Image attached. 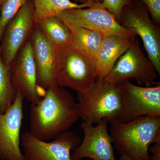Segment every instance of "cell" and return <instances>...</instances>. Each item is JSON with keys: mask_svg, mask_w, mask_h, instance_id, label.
Returning <instances> with one entry per match:
<instances>
[{"mask_svg": "<svg viewBox=\"0 0 160 160\" xmlns=\"http://www.w3.org/2000/svg\"><path fill=\"white\" fill-rule=\"evenodd\" d=\"M79 118L78 103L68 90L49 88L42 99L31 104L29 132L47 142L68 131Z\"/></svg>", "mask_w": 160, "mask_h": 160, "instance_id": "6da1fadb", "label": "cell"}, {"mask_svg": "<svg viewBox=\"0 0 160 160\" xmlns=\"http://www.w3.org/2000/svg\"><path fill=\"white\" fill-rule=\"evenodd\" d=\"M110 124L112 144L120 155H127L132 160H150L149 146L160 138V117L145 116Z\"/></svg>", "mask_w": 160, "mask_h": 160, "instance_id": "7a4b0ae2", "label": "cell"}, {"mask_svg": "<svg viewBox=\"0 0 160 160\" xmlns=\"http://www.w3.org/2000/svg\"><path fill=\"white\" fill-rule=\"evenodd\" d=\"M79 117L92 124L106 120L109 124L119 120L122 114V98L116 83L98 79L90 89L78 92Z\"/></svg>", "mask_w": 160, "mask_h": 160, "instance_id": "3957f363", "label": "cell"}, {"mask_svg": "<svg viewBox=\"0 0 160 160\" xmlns=\"http://www.w3.org/2000/svg\"><path fill=\"white\" fill-rule=\"evenodd\" d=\"M58 84L78 92L89 90L98 79L95 59L69 46L58 47Z\"/></svg>", "mask_w": 160, "mask_h": 160, "instance_id": "277c9868", "label": "cell"}, {"mask_svg": "<svg viewBox=\"0 0 160 160\" xmlns=\"http://www.w3.org/2000/svg\"><path fill=\"white\" fill-rule=\"evenodd\" d=\"M121 25L141 37L148 58L160 75V27L152 20L146 5L140 0H131L122 10Z\"/></svg>", "mask_w": 160, "mask_h": 160, "instance_id": "5b68a950", "label": "cell"}, {"mask_svg": "<svg viewBox=\"0 0 160 160\" xmlns=\"http://www.w3.org/2000/svg\"><path fill=\"white\" fill-rule=\"evenodd\" d=\"M158 73L154 65L146 56L136 36L127 51L118 59L104 79L110 83L134 79L140 86L149 87L157 85Z\"/></svg>", "mask_w": 160, "mask_h": 160, "instance_id": "8992f818", "label": "cell"}, {"mask_svg": "<svg viewBox=\"0 0 160 160\" xmlns=\"http://www.w3.org/2000/svg\"><path fill=\"white\" fill-rule=\"evenodd\" d=\"M58 17L64 22L96 32L103 36L115 35L131 39L136 36L133 32L118 22L101 3H92L86 9H67Z\"/></svg>", "mask_w": 160, "mask_h": 160, "instance_id": "52a82bcc", "label": "cell"}, {"mask_svg": "<svg viewBox=\"0 0 160 160\" xmlns=\"http://www.w3.org/2000/svg\"><path fill=\"white\" fill-rule=\"evenodd\" d=\"M122 98L118 121L127 122L140 117H160V83L149 87L135 85L125 80L117 83Z\"/></svg>", "mask_w": 160, "mask_h": 160, "instance_id": "ba28073f", "label": "cell"}, {"mask_svg": "<svg viewBox=\"0 0 160 160\" xmlns=\"http://www.w3.org/2000/svg\"><path fill=\"white\" fill-rule=\"evenodd\" d=\"M32 0H26L14 17L7 24L0 43L2 62L10 66L21 49L29 39L35 22Z\"/></svg>", "mask_w": 160, "mask_h": 160, "instance_id": "9c48e42d", "label": "cell"}, {"mask_svg": "<svg viewBox=\"0 0 160 160\" xmlns=\"http://www.w3.org/2000/svg\"><path fill=\"white\" fill-rule=\"evenodd\" d=\"M22 145L27 160H72L71 150L77 148L81 139L71 131L58 135L52 142L38 139L29 132L21 137Z\"/></svg>", "mask_w": 160, "mask_h": 160, "instance_id": "30bf717a", "label": "cell"}, {"mask_svg": "<svg viewBox=\"0 0 160 160\" xmlns=\"http://www.w3.org/2000/svg\"><path fill=\"white\" fill-rule=\"evenodd\" d=\"M12 86L17 93L31 104L38 102L46 90L38 85L31 41L29 39L10 66Z\"/></svg>", "mask_w": 160, "mask_h": 160, "instance_id": "8fae6325", "label": "cell"}, {"mask_svg": "<svg viewBox=\"0 0 160 160\" xmlns=\"http://www.w3.org/2000/svg\"><path fill=\"white\" fill-rule=\"evenodd\" d=\"M24 98L17 93L13 102L0 113V159L27 160L20 149Z\"/></svg>", "mask_w": 160, "mask_h": 160, "instance_id": "7c38bea8", "label": "cell"}, {"mask_svg": "<svg viewBox=\"0 0 160 160\" xmlns=\"http://www.w3.org/2000/svg\"><path fill=\"white\" fill-rule=\"evenodd\" d=\"M82 142L71 154L72 160L89 158L93 160H117L114 154L112 138L108 132V122L102 120L96 125L83 122Z\"/></svg>", "mask_w": 160, "mask_h": 160, "instance_id": "4fadbf2b", "label": "cell"}, {"mask_svg": "<svg viewBox=\"0 0 160 160\" xmlns=\"http://www.w3.org/2000/svg\"><path fill=\"white\" fill-rule=\"evenodd\" d=\"M30 39L38 85L46 90L58 86V47L46 38L36 24Z\"/></svg>", "mask_w": 160, "mask_h": 160, "instance_id": "5bb4252c", "label": "cell"}, {"mask_svg": "<svg viewBox=\"0 0 160 160\" xmlns=\"http://www.w3.org/2000/svg\"><path fill=\"white\" fill-rule=\"evenodd\" d=\"M134 38L115 35L104 37L95 58L98 79H104L109 73L118 59L127 51Z\"/></svg>", "mask_w": 160, "mask_h": 160, "instance_id": "9a60e30c", "label": "cell"}, {"mask_svg": "<svg viewBox=\"0 0 160 160\" xmlns=\"http://www.w3.org/2000/svg\"><path fill=\"white\" fill-rule=\"evenodd\" d=\"M65 23L71 32L69 46L87 56L95 59L104 36L90 29Z\"/></svg>", "mask_w": 160, "mask_h": 160, "instance_id": "2e32d148", "label": "cell"}, {"mask_svg": "<svg viewBox=\"0 0 160 160\" xmlns=\"http://www.w3.org/2000/svg\"><path fill=\"white\" fill-rule=\"evenodd\" d=\"M49 42L58 47L69 46L71 34L67 25L58 17H51L35 23Z\"/></svg>", "mask_w": 160, "mask_h": 160, "instance_id": "e0dca14e", "label": "cell"}, {"mask_svg": "<svg viewBox=\"0 0 160 160\" xmlns=\"http://www.w3.org/2000/svg\"><path fill=\"white\" fill-rule=\"evenodd\" d=\"M34 7L35 22L51 17H58L67 9L88 8L86 4H78L70 0H32Z\"/></svg>", "mask_w": 160, "mask_h": 160, "instance_id": "ac0fdd59", "label": "cell"}, {"mask_svg": "<svg viewBox=\"0 0 160 160\" xmlns=\"http://www.w3.org/2000/svg\"><path fill=\"white\" fill-rule=\"evenodd\" d=\"M17 94L12 83L10 66H6L2 62L0 47V113H4L10 107Z\"/></svg>", "mask_w": 160, "mask_h": 160, "instance_id": "d6986e66", "label": "cell"}, {"mask_svg": "<svg viewBox=\"0 0 160 160\" xmlns=\"http://www.w3.org/2000/svg\"><path fill=\"white\" fill-rule=\"evenodd\" d=\"M26 0H3L0 12V42L7 24L16 14Z\"/></svg>", "mask_w": 160, "mask_h": 160, "instance_id": "ffe728a7", "label": "cell"}, {"mask_svg": "<svg viewBox=\"0 0 160 160\" xmlns=\"http://www.w3.org/2000/svg\"><path fill=\"white\" fill-rule=\"evenodd\" d=\"M130 2L131 0H103L101 4L121 24L122 10L124 6L128 5Z\"/></svg>", "mask_w": 160, "mask_h": 160, "instance_id": "44dd1931", "label": "cell"}, {"mask_svg": "<svg viewBox=\"0 0 160 160\" xmlns=\"http://www.w3.org/2000/svg\"><path fill=\"white\" fill-rule=\"evenodd\" d=\"M148 9L152 20L159 26L160 24V0H140Z\"/></svg>", "mask_w": 160, "mask_h": 160, "instance_id": "7402d4cb", "label": "cell"}, {"mask_svg": "<svg viewBox=\"0 0 160 160\" xmlns=\"http://www.w3.org/2000/svg\"><path fill=\"white\" fill-rule=\"evenodd\" d=\"M152 144L149 148V151L152 153L150 155V160H160V138Z\"/></svg>", "mask_w": 160, "mask_h": 160, "instance_id": "603a6c76", "label": "cell"}, {"mask_svg": "<svg viewBox=\"0 0 160 160\" xmlns=\"http://www.w3.org/2000/svg\"><path fill=\"white\" fill-rule=\"evenodd\" d=\"M103 1V0H89L88 2L86 4L88 6V7H89V6H91V4L92 3H102Z\"/></svg>", "mask_w": 160, "mask_h": 160, "instance_id": "cb8c5ba5", "label": "cell"}, {"mask_svg": "<svg viewBox=\"0 0 160 160\" xmlns=\"http://www.w3.org/2000/svg\"><path fill=\"white\" fill-rule=\"evenodd\" d=\"M120 160H132L130 157L126 154H121Z\"/></svg>", "mask_w": 160, "mask_h": 160, "instance_id": "d4e9b609", "label": "cell"}, {"mask_svg": "<svg viewBox=\"0 0 160 160\" xmlns=\"http://www.w3.org/2000/svg\"><path fill=\"white\" fill-rule=\"evenodd\" d=\"M89 0H74L75 2L78 4H86Z\"/></svg>", "mask_w": 160, "mask_h": 160, "instance_id": "484cf974", "label": "cell"}, {"mask_svg": "<svg viewBox=\"0 0 160 160\" xmlns=\"http://www.w3.org/2000/svg\"><path fill=\"white\" fill-rule=\"evenodd\" d=\"M3 0H0V12H1V7H2V4Z\"/></svg>", "mask_w": 160, "mask_h": 160, "instance_id": "4316f807", "label": "cell"}]
</instances>
